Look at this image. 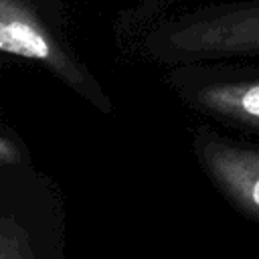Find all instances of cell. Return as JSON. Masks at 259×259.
<instances>
[{
    "mask_svg": "<svg viewBox=\"0 0 259 259\" xmlns=\"http://www.w3.org/2000/svg\"><path fill=\"white\" fill-rule=\"evenodd\" d=\"M63 253V202L49 176L0 168V259H45Z\"/></svg>",
    "mask_w": 259,
    "mask_h": 259,
    "instance_id": "2",
    "label": "cell"
},
{
    "mask_svg": "<svg viewBox=\"0 0 259 259\" xmlns=\"http://www.w3.org/2000/svg\"><path fill=\"white\" fill-rule=\"evenodd\" d=\"M32 2L45 16L51 24H55L57 28L63 26V20H65V10H67V4L69 0H28Z\"/></svg>",
    "mask_w": 259,
    "mask_h": 259,
    "instance_id": "7",
    "label": "cell"
},
{
    "mask_svg": "<svg viewBox=\"0 0 259 259\" xmlns=\"http://www.w3.org/2000/svg\"><path fill=\"white\" fill-rule=\"evenodd\" d=\"M142 53L164 67L259 57V0L202 4L166 16L144 32Z\"/></svg>",
    "mask_w": 259,
    "mask_h": 259,
    "instance_id": "1",
    "label": "cell"
},
{
    "mask_svg": "<svg viewBox=\"0 0 259 259\" xmlns=\"http://www.w3.org/2000/svg\"><path fill=\"white\" fill-rule=\"evenodd\" d=\"M32 166V156L20 134L8 123H0V168Z\"/></svg>",
    "mask_w": 259,
    "mask_h": 259,
    "instance_id": "6",
    "label": "cell"
},
{
    "mask_svg": "<svg viewBox=\"0 0 259 259\" xmlns=\"http://www.w3.org/2000/svg\"><path fill=\"white\" fill-rule=\"evenodd\" d=\"M190 146L196 164L225 202L241 217L259 223V144L198 125Z\"/></svg>",
    "mask_w": 259,
    "mask_h": 259,
    "instance_id": "5",
    "label": "cell"
},
{
    "mask_svg": "<svg viewBox=\"0 0 259 259\" xmlns=\"http://www.w3.org/2000/svg\"><path fill=\"white\" fill-rule=\"evenodd\" d=\"M0 53L42 67L101 113L115 111L99 79L69 47L61 28L51 24L32 2L0 0Z\"/></svg>",
    "mask_w": 259,
    "mask_h": 259,
    "instance_id": "4",
    "label": "cell"
},
{
    "mask_svg": "<svg viewBox=\"0 0 259 259\" xmlns=\"http://www.w3.org/2000/svg\"><path fill=\"white\" fill-rule=\"evenodd\" d=\"M164 85L190 111L259 138V65L241 59L166 67Z\"/></svg>",
    "mask_w": 259,
    "mask_h": 259,
    "instance_id": "3",
    "label": "cell"
}]
</instances>
